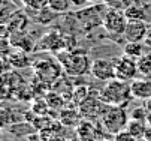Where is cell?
<instances>
[{
  "label": "cell",
  "instance_id": "1",
  "mask_svg": "<svg viewBox=\"0 0 151 141\" xmlns=\"http://www.w3.org/2000/svg\"><path fill=\"white\" fill-rule=\"evenodd\" d=\"M100 101L106 105H115V107H126L132 96V89L129 81H123V80L114 78L111 81H108L106 86L102 89L99 95Z\"/></svg>",
  "mask_w": 151,
  "mask_h": 141
},
{
  "label": "cell",
  "instance_id": "2",
  "mask_svg": "<svg viewBox=\"0 0 151 141\" xmlns=\"http://www.w3.org/2000/svg\"><path fill=\"white\" fill-rule=\"evenodd\" d=\"M100 125L103 129L109 134H118L127 128L129 119L124 107H115V105H103L100 111Z\"/></svg>",
  "mask_w": 151,
  "mask_h": 141
},
{
  "label": "cell",
  "instance_id": "3",
  "mask_svg": "<svg viewBox=\"0 0 151 141\" xmlns=\"http://www.w3.org/2000/svg\"><path fill=\"white\" fill-rule=\"evenodd\" d=\"M58 62H60V66L70 75H84L91 71L90 60L84 54L61 53L58 56Z\"/></svg>",
  "mask_w": 151,
  "mask_h": 141
},
{
  "label": "cell",
  "instance_id": "4",
  "mask_svg": "<svg viewBox=\"0 0 151 141\" xmlns=\"http://www.w3.org/2000/svg\"><path fill=\"white\" fill-rule=\"evenodd\" d=\"M129 20L124 14V11H118V9H108L105 17H103V29L109 33V35H124V30L127 27Z\"/></svg>",
  "mask_w": 151,
  "mask_h": 141
},
{
  "label": "cell",
  "instance_id": "5",
  "mask_svg": "<svg viewBox=\"0 0 151 141\" xmlns=\"http://www.w3.org/2000/svg\"><path fill=\"white\" fill-rule=\"evenodd\" d=\"M138 60L130 59L127 56H121L115 59V78L123 80V81H133L138 78Z\"/></svg>",
  "mask_w": 151,
  "mask_h": 141
},
{
  "label": "cell",
  "instance_id": "6",
  "mask_svg": "<svg viewBox=\"0 0 151 141\" xmlns=\"http://www.w3.org/2000/svg\"><path fill=\"white\" fill-rule=\"evenodd\" d=\"M90 74L100 80V81H111L115 78V60L111 59H96L91 62V71Z\"/></svg>",
  "mask_w": 151,
  "mask_h": 141
},
{
  "label": "cell",
  "instance_id": "7",
  "mask_svg": "<svg viewBox=\"0 0 151 141\" xmlns=\"http://www.w3.org/2000/svg\"><path fill=\"white\" fill-rule=\"evenodd\" d=\"M150 29L151 27L147 24V21H129L123 36L127 42H142L144 44Z\"/></svg>",
  "mask_w": 151,
  "mask_h": 141
},
{
  "label": "cell",
  "instance_id": "8",
  "mask_svg": "<svg viewBox=\"0 0 151 141\" xmlns=\"http://www.w3.org/2000/svg\"><path fill=\"white\" fill-rule=\"evenodd\" d=\"M130 89H132V96L139 101H148L151 99V78L142 77V78H135L130 81Z\"/></svg>",
  "mask_w": 151,
  "mask_h": 141
},
{
  "label": "cell",
  "instance_id": "9",
  "mask_svg": "<svg viewBox=\"0 0 151 141\" xmlns=\"http://www.w3.org/2000/svg\"><path fill=\"white\" fill-rule=\"evenodd\" d=\"M76 134H78L79 141H97V131H96L94 125L91 122H88V120L79 122Z\"/></svg>",
  "mask_w": 151,
  "mask_h": 141
},
{
  "label": "cell",
  "instance_id": "10",
  "mask_svg": "<svg viewBox=\"0 0 151 141\" xmlns=\"http://www.w3.org/2000/svg\"><path fill=\"white\" fill-rule=\"evenodd\" d=\"M123 53L127 57L138 60L145 54V45L142 42H126V45L123 48Z\"/></svg>",
  "mask_w": 151,
  "mask_h": 141
},
{
  "label": "cell",
  "instance_id": "11",
  "mask_svg": "<svg viewBox=\"0 0 151 141\" xmlns=\"http://www.w3.org/2000/svg\"><path fill=\"white\" fill-rule=\"evenodd\" d=\"M147 128L145 123H144V120H136V119H130L129 120V123H127V131L130 132L133 137H136L138 140L141 138H145V132H147Z\"/></svg>",
  "mask_w": 151,
  "mask_h": 141
},
{
  "label": "cell",
  "instance_id": "12",
  "mask_svg": "<svg viewBox=\"0 0 151 141\" xmlns=\"http://www.w3.org/2000/svg\"><path fill=\"white\" fill-rule=\"evenodd\" d=\"M126 17L129 21H147V12L142 6L139 5H132V6H129L126 11H124Z\"/></svg>",
  "mask_w": 151,
  "mask_h": 141
},
{
  "label": "cell",
  "instance_id": "13",
  "mask_svg": "<svg viewBox=\"0 0 151 141\" xmlns=\"http://www.w3.org/2000/svg\"><path fill=\"white\" fill-rule=\"evenodd\" d=\"M138 71L142 77L151 78V53H145L141 59H138Z\"/></svg>",
  "mask_w": 151,
  "mask_h": 141
},
{
  "label": "cell",
  "instance_id": "14",
  "mask_svg": "<svg viewBox=\"0 0 151 141\" xmlns=\"http://www.w3.org/2000/svg\"><path fill=\"white\" fill-rule=\"evenodd\" d=\"M72 6V0H48V8L55 14H64Z\"/></svg>",
  "mask_w": 151,
  "mask_h": 141
},
{
  "label": "cell",
  "instance_id": "15",
  "mask_svg": "<svg viewBox=\"0 0 151 141\" xmlns=\"http://www.w3.org/2000/svg\"><path fill=\"white\" fill-rule=\"evenodd\" d=\"M60 120H61L63 125L72 126V125H76V123L79 122V114H78V111H75V110H64V111H61V114H60Z\"/></svg>",
  "mask_w": 151,
  "mask_h": 141
},
{
  "label": "cell",
  "instance_id": "16",
  "mask_svg": "<svg viewBox=\"0 0 151 141\" xmlns=\"http://www.w3.org/2000/svg\"><path fill=\"white\" fill-rule=\"evenodd\" d=\"M42 44L45 47L44 48H50V50H57V48H61V41H60V35L57 33H50L47 35L44 39H42Z\"/></svg>",
  "mask_w": 151,
  "mask_h": 141
},
{
  "label": "cell",
  "instance_id": "17",
  "mask_svg": "<svg viewBox=\"0 0 151 141\" xmlns=\"http://www.w3.org/2000/svg\"><path fill=\"white\" fill-rule=\"evenodd\" d=\"M102 2L109 9H118V11H126L129 6L133 5V0H102Z\"/></svg>",
  "mask_w": 151,
  "mask_h": 141
},
{
  "label": "cell",
  "instance_id": "18",
  "mask_svg": "<svg viewBox=\"0 0 151 141\" xmlns=\"http://www.w3.org/2000/svg\"><path fill=\"white\" fill-rule=\"evenodd\" d=\"M21 2L24 3V6L33 11H40L48 6V0H21Z\"/></svg>",
  "mask_w": 151,
  "mask_h": 141
},
{
  "label": "cell",
  "instance_id": "19",
  "mask_svg": "<svg viewBox=\"0 0 151 141\" xmlns=\"http://www.w3.org/2000/svg\"><path fill=\"white\" fill-rule=\"evenodd\" d=\"M115 141H138V138L133 137L127 129H124V131L115 134Z\"/></svg>",
  "mask_w": 151,
  "mask_h": 141
},
{
  "label": "cell",
  "instance_id": "20",
  "mask_svg": "<svg viewBox=\"0 0 151 141\" xmlns=\"http://www.w3.org/2000/svg\"><path fill=\"white\" fill-rule=\"evenodd\" d=\"M144 45H145V48H150V53H151V29L148 30V35L144 41Z\"/></svg>",
  "mask_w": 151,
  "mask_h": 141
},
{
  "label": "cell",
  "instance_id": "21",
  "mask_svg": "<svg viewBox=\"0 0 151 141\" xmlns=\"http://www.w3.org/2000/svg\"><path fill=\"white\" fill-rule=\"evenodd\" d=\"M145 108H147V111L151 114V99H148V101H145Z\"/></svg>",
  "mask_w": 151,
  "mask_h": 141
},
{
  "label": "cell",
  "instance_id": "22",
  "mask_svg": "<svg viewBox=\"0 0 151 141\" xmlns=\"http://www.w3.org/2000/svg\"><path fill=\"white\" fill-rule=\"evenodd\" d=\"M87 2H91V3H96V2H102V0H87Z\"/></svg>",
  "mask_w": 151,
  "mask_h": 141
},
{
  "label": "cell",
  "instance_id": "23",
  "mask_svg": "<svg viewBox=\"0 0 151 141\" xmlns=\"http://www.w3.org/2000/svg\"><path fill=\"white\" fill-rule=\"evenodd\" d=\"M52 141H66L64 138H60V140H52Z\"/></svg>",
  "mask_w": 151,
  "mask_h": 141
},
{
  "label": "cell",
  "instance_id": "24",
  "mask_svg": "<svg viewBox=\"0 0 151 141\" xmlns=\"http://www.w3.org/2000/svg\"><path fill=\"white\" fill-rule=\"evenodd\" d=\"M97 141H105V140H97Z\"/></svg>",
  "mask_w": 151,
  "mask_h": 141
}]
</instances>
